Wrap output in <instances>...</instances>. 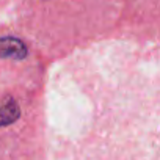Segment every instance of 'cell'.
<instances>
[{
  "mask_svg": "<svg viewBox=\"0 0 160 160\" xmlns=\"http://www.w3.org/2000/svg\"><path fill=\"white\" fill-rule=\"evenodd\" d=\"M21 115V105L13 96H0V130H5L16 124Z\"/></svg>",
  "mask_w": 160,
  "mask_h": 160,
  "instance_id": "6da1fadb",
  "label": "cell"
},
{
  "mask_svg": "<svg viewBox=\"0 0 160 160\" xmlns=\"http://www.w3.org/2000/svg\"><path fill=\"white\" fill-rule=\"evenodd\" d=\"M27 57L25 44L14 36H2L0 38V58L10 60H24Z\"/></svg>",
  "mask_w": 160,
  "mask_h": 160,
  "instance_id": "7a4b0ae2",
  "label": "cell"
}]
</instances>
